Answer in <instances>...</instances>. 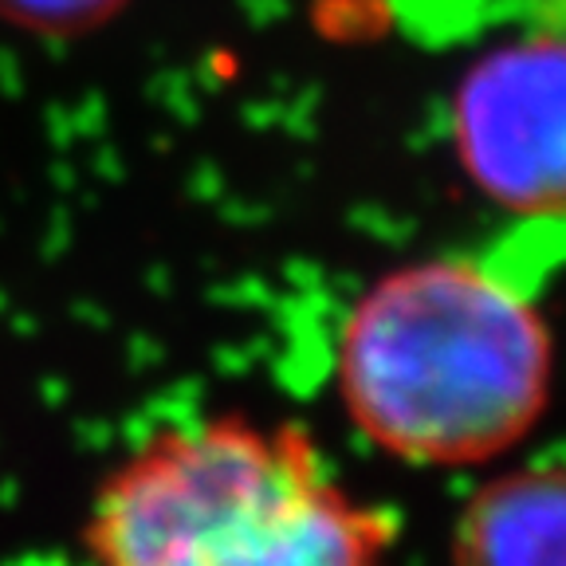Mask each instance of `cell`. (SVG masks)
Wrapping results in <instances>:
<instances>
[{
  "mask_svg": "<svg viewBox=\"0 0 566 566\" xmlns=\"http://www.w3.org/2000/svg\"><path fill=\"white\" fill-rule=\"evenodd\" d=\"M449 566H566V457L488 469L452 520Z\"/></svg>",
  "mask_w": 566,
  "mask_h": 566,
  "instance_id": "cell-4",
  "label": "cell"
},
{
  "mask_svg": "<svg viewBox=\"0 0 566 566\" xmlns=\"http://www.w3.org/2000/svg\"><path fill=\"white\" fill-rule=\"evenodd\" d=\"M398 515L307 424L248 409L166 421L98 476L80 566H394Z\"/></svg>",
  "mask_w": 566,
  "mask_h": 566,
  "instance_id": "cell-2",
  "label": "cell"
},
{
  "mask_svg": "<svg viewBox=\"0 0 566 566\" xmlns=\"http://www.w3.org/2000/svg\"><path fill=\"white\" fill-rule=\"evenodd\" d=\"M130 9V0H0V24L40 40H80Z\"/></svg>",
  "mask_w": 566,
  "mask_h": 566,
  "instance_id": "cell-5",
  "label": "cell"
},
{
  "mask_svg": "<svg viewBox=\"0 0 566 566\" xmlns=\"http://www.w3.org/2000/svg\"><path fill=\"white\" fill-rule=\"evenodd\" d=\"M331 386L374 452L488 472L555 406L558 338L535 295L472 256H417L374 275L343 311Z\"/></svg>",
  "mask_w": 566,
  "mask_h": 566,
  "instance_id": "cell-1",
  "label": "cell"
},
{
  "mask_svg": "<svg viewBox=\"0 0 566 566\" xmlns=\"http://www.w3.org/2000/svg\"><path fill=\"white\" fill-rule=\"evenodd\" d=\"M449 138L472 189L527 221L566 217V35L527 32L460 71Z\"/></svg>",
  "mask_w": 566,
  "mask_h": 566,
  "instance_id": "cell-3",
  "label": "cell"
}]
</instances>
